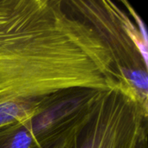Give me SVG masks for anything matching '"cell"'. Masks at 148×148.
<instances>
[{
  "mask_svg": "<svg viewBox=\"0 0 148 148\" xmlns=\"http://www.w3.org/2000/svg\"><path fill=\"white\" fill-rule=\"evenodd\" d=\"M117 87L106 46L63 0H0V127L63 91Z\"/></svg>",
  "mask_w": 148,
  "mask_h": 148,
  "instance_id": "cell-1",
  "label": "cell"
},
{
  "mask_svg": "<svg viewBox=\"0 0 148 148\" xmlns=\"http://www.w3.org/2000/svg\"><path fill=\"white\" fill-rule=\"evenodd\" d=\"M147 120L148 112L121 87L102 91L64 148H135Z\"/></svg>",
  "mask_w": 148,
  "mask_h": 148,
  "instance_id": "cell-4",
  "label": "cell"
},
{
  "mask_svg": "<svg viewBox=\"0 0 148 148\" xmlns=\"http://www.w3.org/2000/svg\"><path fill=\"white\" fill-rule=\"evenodd\" d=\"M101 92L63 91L30 115L0 127V148H64L89 116Z\"/></svg>",
  "mask_w": 148,
  "mask_h": 148,
  "instance_id": "cell-3",
  "label": "cell"
},
{
  "mask_svg": "<svg viewBox=\"0 0 148 148\" xmlns=\"http://www.w3.org/2000/svg\"><path fill=\"white\" fill-rule=\"evenodd\" d=\"M147 132V129L143 132V134H141V136H140V138L135 148H148Z\"/></svg>",
  "mask_w": 148,
  "mask_h": 148,
  "instance_id": "cell-5",
  "label": "cell"
},
{
  "mask_svg": "<svg viewBox=\"0 0 148 148\" xmlns=\"http://www.w3.org/2000/svg\"><path fill=\"white\" fill-rule=\"evenodd\" d=\"M66 7L88 24L106 46L121 88L148 112L147 35L132 5L128 13L109 0H63Z\"/></svg>",
  "mask_w": 148,
  "mask_h": 148,
  "instance_id": "cell-2",
  "label": "cell"
}]
</instances>
